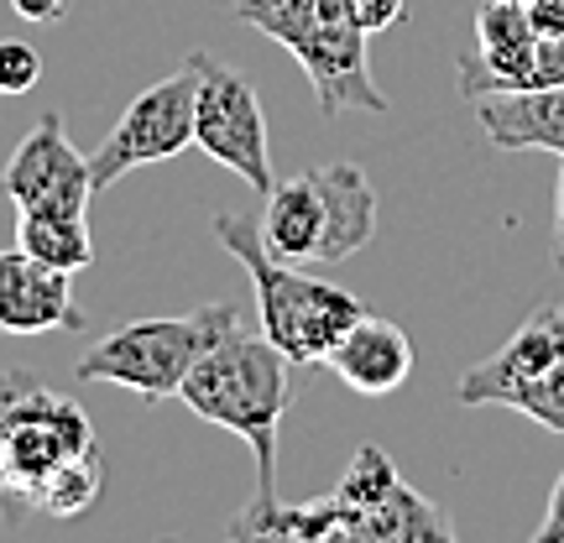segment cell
Segmentation results:
<instances>
[{"label": "cell", "instance_id": "ffe728a7", "mask_svg": "<svg viewBox=\"0 0 564 543\" xmlns=\"http://www.w3.org/2000/svg\"><path fill=\"white\" fill-rule=\"evenodd\" d=\"M533 543H564V470L554 491H549V507H544V523L533 528Z\"/></svg>", "mask_w": 564, "mask_h": 543}, {"label": "cell", "instance_id": "603a6c76", "mask_svg": "<svg viewBox=\"0 0 564 543\" xmlns=\"http://www.w3.org/2000/svg\"><path fill=\"white\" fill-rule=\"evenodd\" d=\"M549 262H554V272H564V162H560V183H554V246H549Z\"/></svg>", "mask_w": 564, "mask_h": 543}, {"label": "cell", "instance_id": "52a82bcc", "mask_svg": "<svg viewBox=\"0 0 564 543\" xmlns=\"http://www.w3.org/2000/svg\"><path fill=\"white\" fill-rule=\"evenodd\" d=\"M455 403L465 408H512L549 434H564V303L533 308L507 345L486 361L460 371Z\"/></svg>", "mask_w": 564, "mask_h": 543}, {"label": "cell", "instance_id": "7a4b0ae2", "mask_svg": "<svg viewBox=\"0 0 564 543\" xmlns=\"http://www.w3.org/2000/svg\"><path fill=\"white\" fill-rule=\"evenodd\" d=\"M215 236L246 267V278L257 287V319H262L267 340L278 345L293 366H303V371L329 361V350L340 345V335L366 314L361 298L324 278H308L293 262H278L262 246L257 215H246V209L215 215Z\"/></svg>", "mask_w": 564, "mask_h": 543}, {"label": "cell", "instance_id": "7c38bea8", "mask_svg": "<svg viewBox=\"0 0 564 543\" xmlns=\"http://www.w3.org/2000/svg\"><path fill=\"white\" fill-rule=\"evenodd\" d=\"M0 329L6 335H47V329L84 335L89 314L74 298L68 272L37 262L21 246H0Z\"/></svg>", "mask_w": 564, "mask_h": 543}, {"label": "cell", "instance_id": "e0dca14e", "mask_svg": "<svg viewBox=\"0 0 564 543\" xmlns=\"http://www.w3.org/2000/svg\"><path fill=\"white\" fill-rule=\"evenodd\" d=\"M42 79L37 47H26L17 37H0V95H26Z\"/></svg>", "mask_w": 564, "mask_h": 543}, {"label": "cell", "instance_id": "7402d4cb", "mask_svg": "<svg viewBox=\"0 0 564 543\" xmlns=\"http://www.w3.org/2000/svg\"><path fill=\"white\" fill-rule=\"evenodd\" d=\"M11 11H17L21 21H58L63 11H68V0H11Z\"/></svg>", "mask_w": 564, "mask_h": 543}, {"label": "cell", "instance_id": "30bf717a", "mask_svg": "<svg viewBox=\"0 0 564 543\" xmlns=\"http://www.w3.org/2000/svg\"><path fill=\"white\" fill-rule=\"evenodd\" d=\"M0 188H6V199L17 209H74V215H89V199H95L89 158L68 141L58 110H47L32 126V137L11 152L6 173H0Z\"/></svg>", "mask_w": 564, "mask_h": 543}, {"label": "cell", "instance_id": "6da1fadb", "mask_svg": "<svg viewBox=\"0 0 564 543\" xmlns=\"http://www.w3.org/2000/svg\"><path fill=\"white\" fill-rule=\"evenodd\" d=\"M293 371H303V366L288 361L267 335H246L236 319L188 366V377L178 387L188 413L246 439L251 460H257V497L251 502H278V428L293 408V392H299Z\"/></svg>", "mask_w": 564, "mask_h": 543}, {"label": "cell", "instance_id": "5bb4252c", "mask_svg": "<svg viewBox=\"0 0 564 543\" xmlns=\"http://www.w3.org/2000/svg\"><path fill=\"white\" fill-rule=\"evenodd\" d=\"M486 141L502 152H560L564 158V84L544 89H507L470 100Z\"/></svg>", "mask_w": 564, "mask_h": 543}, {"label": "cell", "instance_id": "5b68a950", "mask_svg": "<svg viewBox=\"0 0 564 543\" xmlns=\"http://www.w3.org/2000/svg\"><path fill=\"white\" fill-rule=\"evenodd\" d=\"M95 428L79 403L42 387L32 371H0V512L21 528V518L42 512L47 486L84 455H95Z\"/></svg>", "mask_w": 564, "mask_h": 543}, {"label": "cell", "instance_id": "2e32d148", "mask_svg": "<svg viewBox=\"0 0 564 543\" xmlns=\"http://www.w3.org/2000/svg\"><path fill=\"white\" fill-rule=\"evenodd\" d=\"M398 465L387 449L377 444H361L356 449V460L345 465L340 486H335V502H340V523H345V543H366V518H371V507H382L392 491H398Z\"/></svg>", "mask_w": 564, "mask_h": 543}, {"label": "cell", "instance_id": "ac0fdd59", "mask_svg": "<svg viewBox=\"0 0 564 543\" xmlns=\"http://www.w3.org/2000/svg\"><path fill=\"white\" fill-rule=\"evenodd\" d=\"M350 11H356L366 37H377V32H387V26H398L408 17V0H350Z\"/></svg>", "mask_w": 564, "mask_h": 543}, {"label": "cell", "instance_id": "ba28073f", "mask_svg": "<svg viewBox=\"0 0 564 543\" xmlns=\"http://www.w3.org/2000/svg\"><path fill=\"white\" fill-rule=\"evenodd\" d=\"M188 74H194V141L220 167L267 194L278 178H272V146H267V116L257 89L246 84V74L209 53H194Z\"/></svg>", "mask_w": 564, "mask_h": 543}, {"label": "cell", "instance_id": "9a60e30c", "mask_svg": "<svg viewBox=\"0 0 564 543\" xmlns=\"http://www.w3.org/2000/svg\"><path fill=\"white\" fill-rule=\"evenodd\" d=\"M17 246L68 278H79L95 262L89 215H74V209H17Z\"/></svg>", "mask_w": 564, "mask_h": 543}, {"label": "cell", "instance_id": "8992f818", "mask_svg": "<svg viewBox=\"0 0 564 543\" xmlns=\"http://www.w3.org/2000/svg\"><path fill=\"white\" fill-rule=\"evenodd\" d=\"M241 319L236 303H204L194 314H167V319H137L110 329L105 340H95L79 356L74 377L79 382H105V387H126L147 403L162 398H178L188 366L199 361L209 345L220 340L225 324Z\"/></svg>", "mask_w": 564, "mask_h": 543}, {"label": "cell", "instance_id": "277c9868", "mask_svg": "<svg viewBox=\"0 0 564 543\" xmlns=\"http://www.w3.org/2000/svg\"><path fill=\"white\" fill-rule=\"evenodd\" d=\"M236 21L257 26L262 37H272L299 58L319 116L335 121L345 110H361V116L392 110V100L371 79L366 32L350 0H236Z\"/></svg>", "mask_w": 564, "mask_h": 543}, {"label": "cell", "instance_id": "44dd1931", "mask_svg": "<svg viewBox=\"0 0 564 543\" xmlns=\"http://www.w3.org/2000/svg\"><path fill=\"white\" fill-rule=\"evenodd\" d=\"M523 11L539 37H560L564 32V0H523Z\"/></svg>", "mask_w": 564, "mask_h": 543}, {"label": "cell", "instance_id": "3957f363", "mask_svg": "<svg viewBox=\"0 0 564 543\" xmlns=\"http://www.w3.org/2000/svg\"><path fill=\"white\" fill-rule=\"evenodd\" d=\"M262 246L278 262L335 267L377 236V188L356 162H324L293 178H278L262 194Z\"/></svg>", "mask_w": 564, "mask_h": 543}, {"label": "cell", "instance_id": "9c48e42d", "mask_svg": "<svg viewBox=\"0 0 564 543\" xmlns=\"http://www.w3.org/2000/svg\"><path fill=\"white\" fill-rule=\"evenodd\" d=\"M194 141V74L183 63L178 74L147 84L137 100L121 110V121L105 131V141L89 152V178L95 194H105L110 183H121L126 173H137L147 162L178 158Z\"/></svg>", "mask_w": 564, "mask_h": 543}, {"label": "cell", "instance_id": "d6986e66", "mask_svg": "<svg viewBox=\"0 0 564 543\" xmlns=\"http://www.w3.org/2000/svg\"><path fill=\"white\" fill-rule=\"evenodd\" d=\"M564 84V32L560 37H539V58H533V89Z\"/></svg>", "mask_w": 564, "mask_h": 543}, {"label": "cell", "instance_id": "8fae6325", "mask_svg": "<svg viewBox=\"0 0 564 543\" xmlns=\"http://www.w3.org/2000/svg\"><path fill=\"white\" fill-rule=\"evenodd\" d=\"M533 58H539V32L523 0H476V42L455 58L465 100L533 89Z\"/></svg>", "mask_w": 564, "mask_h": 543}, {"label": "cell", "instance_id": "4fadbf2b", "mask_svg": "<svg viewBox=\"0 0 564 543\" xmlns=\"http://www.w3.org/2000/svg\"><path fill=\"white\" fill-rule=\"evenodd\" d=\"M329 371L340 377L350 392L361 398H387L413 377V340H408L403 324L377 319V314H361L340 335V345L329 350Z\"/></svg>", "mask_w": 564, "mask_h": 543}]
</instances>
